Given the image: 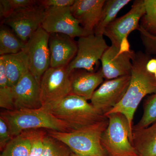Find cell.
<instances>
[{
	"label": "cell",
	"instance_id": "cell-1",
	"mask_svg": "<svg viewBox=\"0 0 156 156\" xmlns=\"http://www.w3.org/2000/svg\"><path fill=\"white\" fill-rule=\"evenodd\" d=\"M150 55L142 52L134 53L132 60L131 80L128 89L122 100L109 111L105 116L112 113L123 115L129 125L132 135L133 120L136 108L142 99L148 95L156 93V80L154 75L147 70V63Z\"/></svg>",
	"mask_w": 156,
	"mask_h": 156
},
{
	"label": "cell",
	"instance_id": "cell-2",
	"mask_svg": "<svg viewBox=\"0 0 156 156\" xmlns=\"http://www.w3.org/2000/svg\"><path fill=\"white\" fill-rule=\"evenodd\" d=\"M42 107L65 123L71 131L88 127L106 118L87 100L72 94Z\"/></svg>",
	"mask_w": 156,
	"mask_h": 156
},
{
	"label": "cell",
	"instance_id": "cell-3",
	"mask_svg": "<svg viewBox=\"0 0 156 156\" xmlns=\"http://www.w3.org/2000/svg\"><path fill=\"white\" fill-rule=\"evenodd\" d=\"M0 118L5 121L12 137L23 131L33 129L70 132L69 127L43 107L38 109L5 110Z\"/></svg>",
	"mask_w": 156,
	"mask_h": 156
},
{
	"label": "cell",
	"instance_id": "cell-4",
	"mask_svg": "<svg viewBox=\"0 0 156 156\" xmlns=\"http://www.w3.org/2000/svg\"><path fill=\"white\" fill-rule=\"evenodd\" d=\"M108 118L80 130L63 132L47 130L50 136L61 141L80 156H108L101 136L108 125Z\"/></svg>",
	"mask_w": 156,
	"mask_h": 156
},
{
	"label": "cell",
	"instance_id": "cell-5",
	"mask_svg": "<svg viewBox=\"0 0 156 156\" xmlns=\"http://www.w3.org/2000/svg\"><path fill=\"white\" fill-rule=\"evenodd\" d=\"M108 125L101 136V143L109 156H138L131 144L132 135L128 121L122 114L105 116Z\"/></svg>",
	"mask_w": 156,
	"mask_h": 156
},
{
	"label": "cell",
	"instance_id": "cell-6",
	"mask_svg": "<svg viewBox=\"0 0 156 156\" xmlns=\"http://www.w3.org/2000/svg\"><path fill=\"white\" fill-rule=\"evenodd\" d=\"M75 57L67 66L69 73L74 70L84 69L93 72L109 46L103 35L94 33L79 37Z\"/></svg>",
	"mask_w": 156,
	"mask_h": 156
},
{
	"label": "cell",
	"instance_id": "cell-7",
	"mask_svg": "<svg viewBox=\"0 0 156 156\" xmlns=\"http://www.w3.org/2000/svg\"><path fill=\"white\" fill-rule=\"evenodd\" d=\"M50 34L41 27L30 37L23 51L28 59L30 72L40 83L44 73L50 67Z\"/></svg>",
	"mask_w": 156,
	"mask_h": 156
},
{
	"label": "cell",
	"instance_id": "cell-8",
	"mask_svg": "<svg viewBox=\"0 0 156 156\" xmlns=\"http://www.w3.org/2000/svg\"><path fill=\"white\" fill-rule=\"evenodd\" d=\"M70 74L67 66L50 67L44 73L40 83L42 107L58 101L69 95Z\"/></svg>",
	"mask_w": 156,
	"mask_h": 156
},
{
	"label": "cell",
	"instance_id": "cell-9",
	"mask_svg": "<svg viewBox=\"0 0 156 156\" xmlns=\"http://www.w3.org/2000/svg\"><path fill=\"white\" fill-rule=\"evenodd\" d=\"M45 10L38 3L31 7L13 12L4 19L3 23L9 27L26 43L41 27L45 17Z\"/></svg>",
	"mask_w": 156,
	"mask_h": 156
},
{
	"label": "cell",
	"instance_id": "cell-10",
	"mask_svg": "<svg viewBox=\"0 0 156 156\" xmlns=\"http://www.w3.org/2000/svg\"><path fill=\"white\" fill-rule=\"evenodd\" d=\"M145 12L144 0L134 1L130 11L112 22L105 29L103 35L110 39L112 45L120 49L123 39L128 38L133 31L138 30Z\"/></svg>",
	"mask_w": 156,
	"mask_h": 156
},
{
	"label": "cell",
	"instance_id": "cell-11",
	"mask_svg": "<svg viewBox=\"0 0 156 156\" xmlns=\"http://www.w3.org/2000/svg\"><path fill=\"white\" fill-rule=\"evenodd\" d=\"M130 80L131 75H129L103 82L92 95L91 103L105 115L122 99Z\"/></svg>",
	"mask_w": 156,
	"mask_h": 156
},
{
	"label": "cell",
	"instance_id": "cell-12",
	"mask_svg": "<svg viewBox=\"0 0 156 156\" xmlns=\"http://www.w3.org/2000/svg\"><path fill=\"white\" fill-rule=\"evenodd\" d=\"M45 13L41 27L48 33L63 34L73 38L87 36L70 7L46 9Z\"/></svg>",
	"mask_w": 156,
	"mask_h": 156
},
{
	"label": "cell",
	"instance_id": "cell-13",
	"mask_svg": "<svg viewBox=\"0 0 156 156\" xmlns=\"http://www.w3.org/2000/svg\"><path fill=\"white\" fill-rule=\"evenodd\" d=\"M134 53L131 50L121 52L115 46H109L100 60L105 79L113 80L131 75Z\"/></svg>",
	"mask_w": 156,
	"mask_h": 156
},
{
	"label": "cell",
	"instance_id": "cell-14",
	"mask_svg": "<svg viewBox=\"0 0 156 156\" xmlns=\"http://www.w3.org/2000/svg\"><path fill=\"white\" fill-rule=\"evenodd\" d=\"M12 90L15 110L42 107L40 83L30 72L12 87Z\"/></svg>",
	"mask_w": 156,
	"mask_h": 156
},
{
	"label": "cell",
	"instance_id": "cell-15",
	"mask_svg": "<svg viewBox=\"0 0 156 156\" xmlns=\"http://www.w3.org/2000/svg\"><path fill=\"white\" fill-rule=\"evenodd\" d=\"M74 39L63 34H50V67L67 66L72 61L78 50Z\"/></svg>",
	"mask_w": 156,
	"mask_h": 156
},
{
	"label": "cell",
	"instance_id": "cell-16",
	"mask_svg": "<svg viewBox=\"0 0 156 156\" xmlns=\"http://www.w3.org/2000/svg\"><path fill=\"white\" fill-rule=\"evenodd\" d=\"M105 2V0H75L70 7L86 35L94 33Z\"/></svg>",
	"mask_w": 156,
	"mask_h": 156
},
{
	"label": "cell",
	"instance_id": "cell-17",
	"mask_svg": "<svg viewBox=\"0 0 156 156\" xmlns=\"http://www.w3.org/2000/svg\"><path fill=\"white\" fill-rule=\"evenodd\" d=\"M71 90L70 94L77 95L87 101L90 100L98 86L103 83L101 68L97 72L76 69L70 74Z\"/></svg>",
	"mask_w": 156,
	"mask_h": 156
},
{
	"label": "cell",
	"instance_id": "cell-18",
	"mask_svg": "<svg viewBox=\"0 0 156 156\" xmlns=\"http://www.w3.org/2000/svg\"><path fill=\"white\" fill-rule=\"evenodd\" d=\"M131 144L139 156H156V122L146 128L133 129Z\"/></svg>",
	"mask_w": 156,
	"mask_h": 156
},
{
	"label": "cell",
	"instance_id": "cell-19",
	"mask_svg": "<svg viewBox=\"0 0 156 156\" xmlns=\"http://www.w3.org/2000/svg\"><path fill=\"white\" fill-rule=\"evenodd\" d=\"M2 56L5 62L9 85L12 88L30 72L28 58L23 50L15 54Z\"/></svg>",
	"mask_w": 156,
	"mask_h": 156
},
{
	"label": "cell",
	"instance_id": "cell-20",
	"mask_svg": "<svg viewBox=\"0 0 156 156\" xmlns=\"http://www.w3.org/2000/svg\"><path fill=\"white\" fill-rule=\"evenodd\" d=\"M130 2V0L105 1L99 21L94 29V33L95 35H103L105 29L115 20L120 10Z\"/></svg>",
	"mask_w": 156,
	"mask_h": 156
},
{
	"label": "cell",
	"instance_id": "cell-21",
	"mask_svg": "<svg viewBox=\"0 0 156 156\" xmlns=\"http://www.w3.org/2000/svg\"><path fill=\"white\" fill-rule=\"evenodd\" d=\"M26 43L5 25L0 29V55L15 54L22 51Z\"/></svg>",
	"mask_w": 156,
	"mask_h": 156
},
{
	"label": "cell",
	"instance_id": "cell-22",
	"mask_svg": "<svg viewBox=\"0 0 156 156\" xmlns=\"http://www.w3.org/2000/svg\"><path fill=\"white\" fill-rule=\"evenodd\" d=\"M30 140L23 131L13 137L1 152L0 156H30L31 150Z\"/></svg>",
	"mask_w": 156,
	"mask_h": 156
},
{
	"label": "cell",
	"instance_id": "cell-23",
	"mask_svg": "<svg viewBox=\"0 0 156 156\" xmlns=\"http://www.w3.org/2000/svg\"><path fill=\"white\" fill-rule=\"evenodd\" d=\"M72 152L67 146L48 134L44 140L41 156H71Z\"/></svg>",
	"mask_w": 156,
	"mask_h": 156
},
{
	"label": "cell",
	"instance_id": "cell-24",
	"mask_svg": "<svg viewBox=\"0 0 156 156\" xmlns=\"http://www.w3.org/2000/svg\"><path fill=\"white\" fill-rule=\"evenodd\" d=\"M156 122V93L149 96L146 100L142 118L133 129L146 128Z\"/></svg>",
	"mask_w": 156,
	"mask_h": 156
},
{
	"label": "cell",
	"instance_id": "cell-25",
	"mask_svg": "<svg viewBox=\"0 0 156 156\" xmlns=\"http://www.w3.org/2000/svg\"><path fill=\"white\" fill-rule=\"evenodd\" d=\"M145 12L140 25L149 33L156 36V0H144Z\"/></svg>",
	"mask_w": 156,
	"mask_h": 156
},
{
	"label": "cell",
	"instance_id": "cell-26",
	"mask_svg": "<svg viewBox=\"0 0 156 156\" xmlns=\"http://www.w3.org/2000/svg\"><path fill=\"white\" fill-rule=\"evenodd\" d=\"M37 2L38 1L34 0H1V17L5 19L13 12L35 5Z\"/></svg>",
	"mask_w": 156,
	"mask_h": 156
},
{
	"label": "cell",
	"instance_id": "cell-27",
	"mask_svg": "<svg viewBox=\"0 0 156 156\" xmlns=\"http://www.w3.org/2000/svg\"><path fill=\"white\" fill-rule=\"evenodd\" d=\"M0 107L5 110H14L12 87L9 84L0 85Z\"/></svg>",
	"mask_w": 156,
	"mask_h": 156
},
{
	"label": "cell",
	"instance_id": "cell-28",
	"mask_svg": "<svg viewBox=\"0 0 156 156\" xmlns=\"http://www.w3.org/2000/svg\"><path fill=\"white\" fill-rule=\"evenodd\" d=\"M138 30L147 53L156 56V36L149 33L140 25Z\"/></svg>",
	"mask_w": 156,
	"mask_h": 156
},
{
	"label": "cell",
	"instance_id": "cell-29",
	"mask_svg": "<svg viewBox=\"0 0 156 156\" xmlns=\"http://www.w3.org/2000/svg\"><path fill=\"white\" fill-rule=\"evenodd\" d=\"M75 0H43L38 1V3L43 9H58L70 7Z\"/></svg>",
	"mask_w": 156,
	"mask_h": 156
},
{
	"label": "cell",
	"instance_id": "cell-30",
	"mask_svg": "<svg viewBox=\"0 0 156 156\" xmlns=\"http://www.w3.org/2000/svg\"><path fill=\"white\" fill-rule=\"evenodd\" d=\"M12 138L7 124L2 118H0V150L1 152Z\"/></svg>",
	"mask_w": 156,
	"mask_h": 156
},
{
	"label": "cell",
	"instance_id": "cell-31",
	"mask_svg": "<svg viewBox=\"0 0 156 156\" xmlns=\"http://www.w3.org/2000/svg\"><path fill=\"white\" fill-rule=\"evenodd\" d=\"M147 70L150 73L154 74L156 73V58H151L146 64Z\"/></svg>",
	"mask_w": 156,
	"mask_h": 156
},
{
	"label": "cell",
	"instance_id": "cell-32",
	"mask_svg": "<svg viewBox=\"0 0 156 156\" xmlns=\"http://www.w3.org/2000/svg\"><path fill=\"white\" fill-rule=\"evenodd\" d=\"M71 156H78L77 155H76L75 154L73 153L72 152L71 154Z\"/></svg>",
	"mask_w": 156,
	"mask_h": 156
},
{
	"label": "cell",
	"instance_id": "cell-33",
	"mask_svg": "<svg viewBox=\"0 0 156 156\" xmlns=\"http://www.w3.org/2000/svg\"><path fill=\"white\" fill-rule=\"evenodd\" d=\"M154 75L155 77V79L156 80V73H155L154 74Z\"/></svg>",
	"mask_w": 156,
	"mask_h": 156
},
{
	"label": "cell",
	"instance_id": "cell-34",
	"mask_svg": "<svg viewBox=\"0 0 156 156\" xmlns=\"http://www.w3.org/2000/svg\"><path fill=\"white\" fill-rule=\"evenodd\" d=\"M138 156H139V155H138Z\"/></svg>",
	"mask_w": 156,
	"mask_h": 156
}]
</instances>
